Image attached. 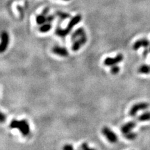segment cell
Listing matches in <instances>:
<instances>
[{
	"label": "cell",
	"mask_w": 150,
	"mask_h": 150,
	"mask_svg": "<svg viewBox=\"0 0 150 150\" xmlns=\"http://www.w3.org/2000/svg\"><path fill=\"white\" fill-rule=\"evenodd\" d=\"M150 53V50L149 49H148V48H145L143 50V57L144 58H146V57L148 56L149 53Z\"/></svg>",
	"instance_id": "cell-20"
},
{
	"label": "cell",
	"mask_w": 150,
	"mask_h": 150,
	"mask_svg": "<svg viewBox=\"0 0 150 150\" xmlns=\"http://www.w3.org/2000/svg\"><path fill=\"white\" fill-rule=\"evenodd\" d=\"M54 20V15H48V16H46V22L52 23Z\"/></svg>",
	"instance_id": "cell-19"
},
{
	"label": "cell",
	"mask_w": 150,
	"mask_h": 150,
	"mask_svg": "<svg viewBox=\"0 0 150 150\" xmlns=\"http://www.w3.org/2000/svg\"><path fill=\"white\" fill-rule=\"evenodd\" d=\"M48 11H49V8H45V9L43 10V11H42V13H41L44 14V15H47L48 13Z\"/></svg>",
	"instance_id": "cell-24"
},
{
	"label": "cell",
	"mask_w": 150,
	"mask_h": 150,
	"mask_svg": "<svg viewBox=\"0 0 150 150\" xmlns=\"http://www.w3.org/2000/svg\"><path fill=\"white\" fill-rule=\"evenodd\" d=\"M102 133L103 135L106 138L108 141L111 143H115L117 142L118 136L115 133L108 127H104L102 129Z\"/></svg>",
	"instance_id": "cell-4"
},
{
	"label": "cell",
	"mask_w": 150,
	"mask_h": 150,
	"mask_svg": "<svg viewBox=\"0 0 150 150\" xmlns=\"http://www.w3.org/2000/svg\"><path fill=\"white\" fill-rule=\"evenodd\" d=\"M6 120V116L3 113H1V115H0V121L1 122L3 123Z\"/></svg>",
	"instance_id": "cell-23"
},
{
	"label": "cell",
	"mask_w": 150,
	"mask_h": 150,
	"mask_svg": "<svg viewBox=\"0 0 150 150\" xmlns=\"http://www.w3.org/2000/svg\"><path fill=\"white\" fill-rule=\"evenodd\" d=\"M82 17L81 15H77L73 17L69 21L67 27L65 29H62L60 27H58L55 31V34L59 37H65L71 31L75 25L79 23L81 20Z\"/></svg>",
	"instance_id": "cell-1"
},
{
	"label": "cell",
	"mask_w": 150,
	"mask_h": 150,
	"mask_svg": "<svg viewBox=\"0 0 150 150\" xmlns=\"http://www.w3.org/2000/svg\"><path fill=\"white\" fill-rule=\"evenodd\" d=\"M150 45V40L146 38H142L137 40L134 43L133 45V49L135 51L138 50L140 48H148Z\"/></svg>",
	"instance_id": "cell-8"
},
{
	"label": "cell",
	"mask_w": 150,
	"mask_h": 150,
	"mask_svg": "<svg viewBox=\"0 0 150 150\" xmlns=\"http://www.w3.org/2000/svg\"><path fill=\"white\" fill-rule=\"evenodd\" d=\"M63 149L65 150H73V147L71 145H65L63 148Z\"/></svg>",
	"instance_id": "cell-22"
},
{
	"label": "cell",
	"mask_w": 150,
	"mask_h": 150,
	"mask_svg": "<svg viewBox=\"0 0 150 150\" xmlns=\"http://www.w3.org/2000/svg\"><path fill=\"white\" fill-rule=\"evenodd\" d=\"M125 135V137L127 140H133L134 139L136 138L137 137V134L134 132H132L130 131L128 133H126V134H124Z\"/></svg>",
	"instance_id": "cell-17"
},
{
	"label": "cell",
	"mask_w": 150,
	"mask_h": 150,
	"mask_svg": "<svg viewBox=\"0 0 150 150\" xmlns=\"http://www.w3.org/2000/svg\"><path fill=\"white\" fill-rule=\"evenodd\" d=\"M137 121L140 122H145V121H150V111H145L140 115L137 118Z\"/></svg>",
	"instance_id": "cell-12"
},
{
	"label": "cell",
	"mask_w": 150,
	"mask_h": 150,
	"mask_svg": "<svg viewBox=\"0 0 150 150\" xmlns=\"http://www.w3.org/2000/svg\"><path fill=\"white\" fill-rule=\"evenodd\" d=\"M52 51L54 54L61 57H66L68 56V51L66 48L59 46H55L52 49Z\"/></svg>",
	"instance_id": "cell-10"
},
{
	"label": "cell",
	"mask_w": 150,
	"mask_h": 150,
	"mask_svg": "<svg viewBox=\"0 0 150 150\" xmlns=\"http://www.w3.org/2000/svg\"><path fill=\"white\" fill-rule=\"evenodd\" d=\"M123 60V56L122 54H118L115 58L108 57L104 60V65L107 66H112L116 65Z\"/></svg>",
	"instance_id": "cell-5"
},
{
	"label": "cell",
	"mask_w": 150,
	"mask_h": 150,
	"mask_svg": "<svg viewBox=\"0 0 150 150\" xmlns=\"http://www.w3.org/2000/svg\"><path fill=\"white\" fill-rule=\"evenodd\" d=\"M56 15L57 16H58L61 20H66V19H68L71 17V15L69 13H65V12L63 11H57L56 12Z\"/></svg>",
	"instance_id": "cell-16"
},
{
	"label": "cell",
	"mask_w": 150,
	"mask_h": 150,
	"mask_svg": "<svg viewBox=\"0 0 150 150\" xmlns=\"http://www.w3.org/2000/svg\"><path fill=\"white\" fill-rule=\"evenodd\" d=\"M9 127L11 129H18L23 136H27L30 133V127L29 123L26 120L18 121L13 120L11 121Z\"/></svg>",
	"instance_id": "cell-2"
},
{
	"label": "cell",
	"mask_w": 150,
	"mask_h": 150,
	"mask_svg": "<svg viewBox=\"0 0 150 150\" xmlns=\"http://www.w3.org/2000/svg\"><path fill=\"white\" fill-rule=\"evenodd\" d=\"M46 16L44 14L41 13L40 15H38L36 17V23L39 25H41L45 23L46 22Z\"/></svg>",
	"instance_id": "cell-15"
},
{
	"label": "cell",
	"mask_w": 150,
	"mask_h": 150,
	"mask_svg": "<svg viewBox=\"0 0 150 150\" xmlns=\"http://www.w3.org/2000/svg\"><path fill=\"white\" fill-rule=\"evenodd\" d=\"M136 121H131L129 122L125 123L123 125L121 128V131L123 134L128 133L129 132L131 131L132 129H134L136 126Z\"/></svg>",
	"instance_id": "cell-9"
},
{
	"label": "cell",
	"mask_w": 150,
	"mask_h": 150,
	"mask_svg": "<svg viewBox=\"0 0 150 150\" xmlns=\"http://www.w3.org/2000/svg\"><path fill=\"white\" fill-rule=\"evenodd\" d=\"M63 1H69L70 0H63Z\"/></svg>",
	"instance_id": "cell-25"
},
{
	"label": "cell",
	"mask_w": 150,
	"mask_h": 150,
	"mask_svg": "<svg viewBox=\"0 0 150 150\" xmlns=\"http://www.w3.org/2000/svg\"><path fill=\"white\" fill-rule=\"evenodd\" d=\"M149 50H150V46H149Z\"/></svg>",
	"instance_id": "cell-26"
},
{
	"label": "cell",
	"mask_w": 150,
	"mask_h": 150,
	"mask_svg": "<svg viewBox=\"0 0 150 150\" xmlns=\"http://www.w3.org/2000/svg\"><path fill=\"white\" fill-rule=\"evenodd\" d=\"M120 67L116 65H114V66H112L111 68V73L113 75H116V74L118 73L119 71H120Z\"/></svg>",
	"instance_id": "cell-18"
},
{
	"label": "cell",
	"mask_w": 150,
	"mask_h": 150,
	"mask_svg": "<svg viewBox=\"0 0 150 150\" xmlns=\"http://www.w3.org/2000/svg\"><path fill=\"white\" fill-rule=\"evenodd\" d=\"M52 28V25L51 23H48L46 22L45 23L41 25V26L39 28V31H40L41 33H47L49 31L51 30V29Z\"/></svg>",
	"instance_id": "cell-13"
},
{
	"label": "cell",
	"mask_w": 150,
	"mask_h": 150,
	"mask_svg": "<svg viewBox=\"0 0 150 150\" xmlns=\"http://www.w3.org/2000/svg\"><path fill=\"white\" fill-rule=\"evenodd\" d=\"M1 42L0 45V52L2 53L6 50L9 45V38L8 33L6 31H3L1 35Z\"/></svg>",
	"instance_id": "cell-7"
},
{
	"label": "cell",
	"mask_w": 150,
	"mask_h": 150,
	"mask_svg": "<svg viewBox=\"0 0 150 150\" xmlns=\"http://www.w3.org/2000/svg\"><path fill=\"white\" fill-rule=\"evenodd\" d=\"M84 34H86V32L84 31V29L83 28H79L78 29H77L75 31V32H73L71 36V40L72 42H73L75 40H76V39L79 38V37L82 36Z\"/></svg>",
	"instance_id": "cell-11"
},
{
	"label": "cell",
	"mask_w": 150,
	"mask_h": 150,
	"mask_svg": "<svg viewBox=\"0 0 150 150\" xmlns=\"http://www.w3.org/2000/svg\"><path fill=\"white\" fill-rule=\"evenodd\" d=\"M138 72L140 74L148 75L150 74V65H142L138 69Z\"/></svg>",
	"instance_id": "cell-14"
},
{
	"label": "cell",
	"mask_w": 150,
	"mask_h": 150,
	"mask_svg": "<svg viewBox=\"0 0 150 150\" xmlns=\"http://www.w3.org/2000/svg\"><path fill=\"white\" fill-rule=\"evenodd\" d=\"M87 42L86 34H84L82 36L79 37V38L76 39L73 42L71 49L73 51H78V50L81 48L83 45H84Z\"/></svg>",
	"instance_id": "cell-6"
},
{
	"label": "cell",
	"mask_w": 150,
	"mask_h": 150,
	"mask_svg": "<svg viewBox=\"0 0 150 150\" xmlns=\"http://www.w3.org/2000/svg\"><path fill=\"white\" fill-rule=\"evenodd\" d=\"M149 106H150V104L148 103H145V102L136 103L134 105L132 106V107L129 109V116H132V117H134L140 111L146 110V109H148Z\"/></svg>",
	"instance_id": "cell-3"
},
{
	"label": "cell",
	"mask_w": 150,
	"mask_h": 150,
	"mask_svg": "<svg viewBox=\"0 0 150 150\" xmlns=\"http://www.w3.org/2000/svg\"><path fill=\"white\" fill-rule=\"evenodd\" d=\"M81 149H83V150H91V148H90V147H89V146L88 145V144L86 143H83L81 145V146L80 147Z\"/></svg>",
	"instance_id": "cell-21"
}]
</instances>
